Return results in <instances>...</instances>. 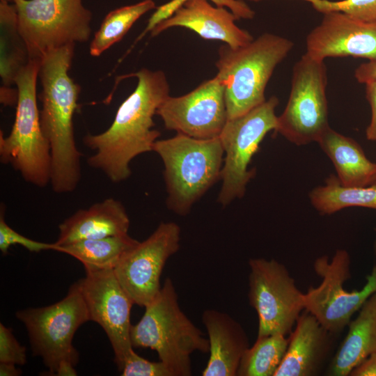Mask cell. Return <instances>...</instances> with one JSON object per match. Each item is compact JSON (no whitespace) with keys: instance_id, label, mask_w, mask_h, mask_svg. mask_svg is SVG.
I'll return each mask as SVG.
<instances>
[{"instance_id":"6da1fadb","label":"cell","mask_w":376,"mask_h":376,"mask_svg":"<svg viewBox=\"0 0 376 376\" xmlns=\"http://www.w3.org/2000/svg\"><path fill=\"white\" fill-rule=\"evenodd\" d=\"M130 76L137 78V85L118 107L111 125L103 132L83 138L84 144L94 151L88 164L115 183L130 176V164L134 157L152 151L161 135L154 129L153 117L169 95L163 71L141 68Z\"/></svg>"},{"instance_id":"836d02e7","label":"cell","mask_w":376,"mask_h":376,"mask_svg":"<svg viewBox=\"0 0 376 376\" xmlns=\"http://www.w3.org/2000/svg\"><path fill=\"white\" fill-rule=\"evenodd\" d=\"M354 77L358 82L366 84L376 81V61L361 63L354 71Z\"/></svg>"},{"instance_id":"44dd1931","label":"cell","mask_w":376,"mask_h":376,"mask_svg":"<svg viewBox=\"0 0 376 376\" xmlns=\"http://www.w3.org/2000/svg\"><path fill=\"white\" fill-rule=\"evenodd\" d=\"M358 312L357 318L347 325V333L330 362L327 375L348 376L376 352V292Z\"/></svg>"},{"instance_id":"8992f818","label":"cell","mask_w":376,"mask_h":376,"mask_svg":"<svg viewBox=\"0 0 376 376\" xmlns=\"http://www.w3.org/2000/svg\"><path fill=\"white\" fill-rule=\"evenodd\" d=\"M40 58H30L19 72L15 84L18 96L10 133L0 136V160L10 164L23 179L40 188L51 180L50 147L45 137L36 100Z\"/></svg>"},{"instance_id":"484cf974","label":"cell","mask_w":376,"mask_h":376,"mask_svg":"<svg viewBox=\"0 0 376 376\" xmlns=\"http://www.w3.org/2000/svg\"><path fill=\"white\" fill-rule=\"evenodd\" d=\"M155 8L153 0H143L110 11L94 35L90 44V54L100 56L120 40L142 15Z\"/></svg>"},{"instance_id":"f35d334b","label":"cell","mask_w":376,"mask_h":376,"mask_svg":"<svg viewBox=\"0 0 376 376\" xmlns=\"http://www.w3.org/2000/svg\"><path fill=\"white\" fill-rule=\"evenodd\" d=\"M1 1H6V2H8V3H13V0H0Z\"/></svg>"},{"instance_id":"7c38bea8","label":"cell","mask_w":376,"mask_h":376,"mask_svg":"<svg viewBox=\"0 0 376 376\" xmlns=\"http://www.w3.org/2000/svg\"><path fill=\"white\" fill-rule=\"evenodd\" d=\"M248 299L258 319L257 338L290 334L304 310V293L286 267L274 259L249 260Z\"/></svg>"},{"instance_id":"ffe728a7","label":"cell","mask_w":376,"mask_h":376,"mask_svg":"<svg viewBox=\"0 0 376 376\" xmlns=\"http://www.w3.org/2000/svg\"><path fill=\"white\" fill-rule=\"evenodd\" d=\"M130 221L122 203L113 198L81 209L58 226V246L74 242L128 234Z\"/></svg>"},{"instance_id":"7a4b0ae2","label":"cell","mask_w":376,"mask_h":376,"mask_svg":"<svg viewBox=\"0 0 376 376\" xmlns=\"http://www.w3.org/2000/svg\"><path fill=\"white\" fill-rule=\"evenodd\" d=\"M75 44L53 49L40 60V125L50 147V184L56 194L73 191L81 179V158L74 134L73 116L81 88L69 75Z\"/></svg>"},{"instance_id":"3957f363","label":"cell","mask_w":376,"mask_h":376,"mask_svg":"<svg viewBox=\"0 0 376 376\" xmlns=\"http://www.w3.org/2000/svg\"><path fill=\"white\" fill-rule=\"evenodd\" d=\"M131 327L132 347L155 350L173 376L191 375V355L209 352L208 339L181 310L173 281L167 278L159 293Z\"/></svg>"},{"instance_id":"5b68a950","label":"cell","mask_w":376,"mask_h":376,"mask_svg":"<svg viewBox=\"0 0 376 376\" xmlns=\"http://www.w3.org/2000/svg\"><path fill=\"white\" fill-rule=\"evenodd\" d=\"M152 151L164 164L167 207L179 215L187 214L221 180L224 151L219 136L202 139L178 133L157 140Z\"/></svg>"},{"instance_id":"d4e9b609","label":"cell","mask_w":376,"mask_h":376,"mask_svg":"<svg viewBox=\"0 0 376 376\" xmlns=\"http://www.w3.org/2000/svg\"><path fill=\"white\" fill-rule=\"evenodd\" d=\"M314 208L321 214H331L349 207L376 210V186L347 187L335 175H330L323 185L309 193Z\"/></svg>"},{"instance_id":"ba28073f","label":"cell","mask_w":376,"mask_h":376,"mask_svg":"<svg viewBox=\"0 0 376 376\" xmlns=\"http://www.w3.org/2000/svg\"><path fill=\"white\" fill-rule=\"evenodd\" d=\"M18 28L30 58L51 50L86 42L91 36L92 13L82 0H13Z\"/></svg>"},{"instance_id":"8d00e7d4","label":"cell","mask_w":376,"mask_h":376,"mask_svg":"<svg viewBox=\"0 0 376 376\" xmlns=\"http://www.w3.org/2000/svg\"><path fill=\"white\" fill-rule=\"evenodd\" d=\"M21 371L15 367V364L7 362H0L1 376H18Z\"/></svg>"},{"instance_id":"8fae6325","label":"cell","mask_w":376,"mask_h":376,"mask_svg":"<svg viewBox=\"0 0 376 376\" xmlns=\"http://www.w3.org/2000/svg\"><path fill=\"white\" fill-rule=\"evenodd\" d=\"M321 279L317 287L310 286L304 293V309L333 335L342 331L366 301L376 292V266L359 290L348 291L344 283L351 278V258L345 249H338L330 260L321 256L313 263Z\"/></svg>"},{"instance_id":"d6a6232c","label":"cell","mask_w":376,"mask_h":376,"mask_svg":"<svg viewBox=\"0 0 376 376\" xmlns=\"http://www.w3.org/2000/svg\"><path fill=\"white\" fill-rule=\"evenodd\" d=\"M365 84L366 97L371 109V119L366 135L367 139L376 141V81H370Z\"/></svg>"},{"instance_id":"ab89813d","label":"cell","mask_w":376,"mask_h":376,"mask_svg":"<svg viewBox=\"0 0 376 376\" xmlns=\"http://www.w3.org/2000/svg\"><path fill=\"white\" fill-rule=\"evenodd\" d=\"M373 185L376 186V180H375V182H374V184Z\"/></svg>"},{"instance_id":"74e56055","label":"cell","mask_w":376,"mask_h":376,"mask_svg":"<svg viewBox=\"0 0 376 376\" xmlns=\"http://www.w3.org/2000/svg\"><path fill=\"white\" fill-rule=\"evenodd\" d=\"M374 251L376 253V236L374 242V246H373Z\"/></svg>"},{"instance_id":"9c48e42d","label":"cell","mask_w":376,"mask_h":376,"mask_svg":"<svg viewBox=\"0 0 376 376\" xmlns=\"http://www.w3.org/2000/svg\"><path fill=\"white\" fill-rule=\"evenodd\" d=\"M278 104L279 99L272 96L247 113L227 120L219 136L225 155L217 198L221 205L244 195L247 184L256 174L255 169H249L252 157L266 134L276 128Z\"/></svg>"},{"instance_id":"4316f807","label":"cell","mask_w":376,"mask_h":376,"mask_svg":"<svg viewBox=\"0 0 376 376\" xmlns=\"http://www.w3.org/2000/svg\"><path fill=\"white\" fill-rule=\"evenodd\" d=\"M288 345V338L281 334L257 338L240 361L237 376H274Z\"/></svg>"},{"instance_id":"4dcf8cb0","label":"cell","mask_w":376,"mask_h":376,"mask_svg":"<svg viewBox=\"0 0 376 376\" xmlns=\"http://www.w3.org/2000/svg\"><path fill=\"white\" fill-rule=\"evenodd\" d=\"M120 372L122 376H173L162 361H150L139 356L134 350L126 359Z\"/></svg>"},{"instance_id":"cb8c5ba5","label":"cell","mask_w":376,"mask_h":376,"mask_svg":"<svg viewBox=\"0 0 376 376\" xmlns=\"http://www.w3.org/2000/svg\"><path fill=\"white\" fill-rule=\"evenodd\" d=\"M0 47L1 87L11 88L19 72L30 60L26 45L19 31L13 3L0 2Z\"/></svg>"},{"instance_id":"9a60e30c","label":"cell","mask_w":376,"mask_h":376,"mask_svg":"<svg viewBox=\"0 0 376 376\" xmlns=\"http://www.w3.org/2000/svg\"><path fill=\"white\" fill-rule=\"evenodd\" d=\"M156 114L167 130L196 139L218 137L228 120L224 86L216 75L185 95H169Z\"/></svg>"},{"instance_id":"d590c367","label":"cell","mask_w":376,"mask_h":376,"mask_svg":"<svg viewBox=\"0 0 376 376\" xmlns=\"http://www.w3.org/2000/svg\"><path fill=\"white\" fill-rule=\"evenodd\" d=\"M75 365L68 360H63L58 364L54 375L75 376L77 375Z\"/></svg>"},{"instance_id":"277c9868","label":"cell","mask_w":376,"mask_h":376,"mask_svg":"<svg viewBox=\"0 0 376 376\" xmlns=\"http://www.w3.org/2000/svg\"><path fill=\"white\" fill-rule=\"evenodd\" d=\"M292 40L265 33L236 48L223 45L216 62L225 88L228 119L240 116L265 100L267 84L276 67L293 48Z\"/></svg>"},{"instance_id":"83f0119b","label":"cell","mask_w":376,"mask_h":376,"mask_svg":"<svg viewBox=\"0 0 376 376\" xmlns=\"http://www.w3.org/2000/svg\"><path fill=\"white\" fill-rule=\"evenodd\" d=\"M189 0H171L155 8V12L148 21L143 32L139 37L140 40L147 32L159 22L170 17L179 7ZM217 6L228 8L237 18L251 19L254 15V11L242 0H210Z\"/></svg>"},{"instance_id":"1f68e13d","label":"cell","mask_w":376,"mask_h":376,"mask_svg":"<svg viewBox=\"0 0 376 376\" xmlns=\"http://www.w3.org/2000/svg\"><path fill=\"white\" fill-rule=\"evenodd\" d=\"M0 362L24 365L26 363V347L12 333V329L0 323Z\"/></svg>"},{"instance_id":"f1b7e54d","label":"cell","mask_w":376,"mask_h":376,"mask_svg":"<svg viewBox=\"0 0 376 376\" xmlns=\"http://www.w3.org/2000/svg\"><path fill=\"white\" fill-rule=\"evenodd\" d=\"M304 1L311 2L315 10L322 13L341 12L360 21L376 22V0Z\"/></svg>"},{"instance_id":"f546056e","label":"cell","mask_w":376,"mask_h":376,"mask_svg":"<svg viewBox=\"0 0 376 376\" xmlns=\"http://www.w3.org/2000/svg\"><path fill=\"white\" fill-rule=\"evenodd\" d=\"M20 245L31 252H40L45 250L56 251V243H46L33 240L17 233L8 225L5 221L4 209L0 213V251L3 255L8 252L13 245Z\"/></svg>"},{"instance_id":"5bb4252c","label":"cell","mask_w":376,"mask_h":376,"mask_svg":"<svg viewBox=\"0 0 376 376\" xmlns=\"http://www.w3.org/2000/svg\"><path fill=\"white\" fill-rule=\"evenodd\" d=\"M90 320L101 326L111 345L114 361L121 371L133 350L130 312L133 301L119 283L113 269L86 272L78 281Z\"/></svg>"},{"instance_id":"7402d4cb","label":"cell","mask_w":376,"mask_h":376,"mask_svg":"<svg viewBox=\"0 0 376 376\" xmlns=\"http://www.w3.org/2000/svg\"><path fill=\"white\" fill-rule=\"evenodd\" d=\"M333 163L341 185L359 187L373 185L376 180V164L366 156L359 144L330 127L317 141Z\"/></svg>"},{"instance_id":"603a6c76","label":"cell","mask_w":376,"mask_h":376,"mask_svg":"<svg viewBox=\"0 0 376 376\" xmlns=\"http://www.w3.org/2000/svg\"><path fill=\"white\" fill-rule=\"evenodd\" d=\"M139 242L128 234L98 239L82 240L58 246L56 251L70 255L83 264L88 272L114 269L122 258Z\"/></svg>"},{"instance_id":"52a82bcc","label":"cell","mask_w":376,"mask_h":376,"mask_svg":"<svg viewBox=\"0 0 376 376\" xmlns=\"http://www.w3.org/2000/svg\"><path fill=\"white\" fill-rule=\"evenodd\" d=\"M16 317L25 326L33 355L40 357L54 375L61 361L77 365L79 354L72 345L75 332L90 321L89 313L78 281L66 296L47 306L19 311Z\"/></svg>"},{"instance_id":"d6986e66","label":"cell","mask_w":376,"mask_h":376,"mask_svg":"<svg viewBox=\"0 0 376 376\" xmlns=\"http://www.w3.org/2000/svg\"><path fill=\"white\" fill-rule=\"evenodd\" d=\"M210 357L203 376H237L245 351L250 347L242 326L226 313L206 309L202 313Z\"/></svg>"},{"instance_id":"e0dca14e","label":"cell","mask_w":376,"mask_h":376,"mask_svg":"<svg viewBox=\"0 0 376 376\" xmlns=\"http://www.w3.org/2000/svg\"><path fill=\"white\" fill-rule=\"evenodd\" d=\"M237 19L225 7H214L207 0H189L157 24L150 33L156 36L169 28L181 26L196 32L203 39L220 40L236 48L253 40L247 31L236 25Z\"/></svg>"},{"instance_id":"e575fe53","label":"cell","mask_w":376,"mask_h":376,"mask_svg":"<svg viewBox=\"0 0 376 376\" xmlns=\"http://www.w3.org/2000/svg\"><path fill=\"white\" fill-rule=\"evenodd\" d=\"M350 376H376V352L354 368Z\"/></svg>"},{"instance_id":"4fadbf2b","label":"cell","mask_w":376,"mask_h":376,"mask_svg":"<svg viewBox=\"0 0 376 376\" xmlns=\"http://www.w3.org/2000/svg\"><path fill=\"white\" fill-rule=\"evenodd\" d=\"M180 240L177 224L161 222L147 239L122 258L113 270L134 304L146 307L159 293L162 270L179 250Z\"/></svg>"},{"instance_id":"ac0fdd59","label":"cell","mask_w":376,"mask_h":376,"mask_svg":"<svg viewBox=\"0 0 376 376\" xmlns=\"http://www.w3.org/2000/svg\"><path fill=\"white\" fill-rule=\"evenodd\" d=\"M334 335L304 310L288 338L283 360L274 376H313L325 360Z\"/></svg>"},{"instance_id":"2e32d148","label":"cell","mask_w":376,"mask_h":376,"mask_svg":"<svg viewBox=\"0 0 376 376\" xmlns=\"http://www.w3.org/2000/svg\"><path fill=\"white\" fill-rule=\"evenodd\" d=\"M306 54L322 61L353 56L376 61V22L360 21L341 12L324 13L306 36Z\"/></svg>"},{"instance_id":"30bf717a","label":"cell","mask_w":376,"mask_h":376,"mask_svg":"<svg viewBox=\"0 0 376 376\" xmlns=\"http://www.w3.org/2000/svg\"><path fill=\"white\" fill-rule=\"evenodd\" d=\"M324 61L304 54L292 69L291 90L275 132L297 146L317 142L329 127Z\"/></svg>"}]
</instances>
